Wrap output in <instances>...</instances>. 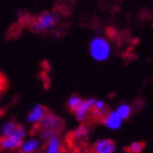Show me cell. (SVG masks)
I'll return each mask as SVG.
<instances>
[{
  "label": "cell",
  "instance_id": "obj_1",
  "mask_svg": "<svg viewBox=\"0 0 153 153\" xmlns=\"http://www.w3.org/2000/svg\"><path fill=\"white\" fill-rule=\"evenodd\" d=\"M113 46L107 37L96 35L91 38L89 43V54L93 60L97 62H105L111 58Z\"/></svg>",
  "mask_w": 153,
  "mask_h": 153
},
{
  "label": "cell",
  "instance_id": "obj_2",
  "mask_svg": "<svg viewBox=\"0 0 153 153\" xmlns=\"http://www.w3.org/2000/svg\"><path fill=\"white\" fill-rule=\"evenodd\" d=\"M59 21V16L56 12L53 11H45L36 16L29 22L30 30L34 33H45L51 31L56 27Z\"/></svg>",
  "mask_w": 153,
  "mask_h": 153
},
{
  "label": "cell",
  "instance_id": "obj_3",
  "mask_svg": "<svg viewBox=\"0 0 153 153\" xmlns=\"http://www.w3.org/2000/svg\"><path fill=\"white\" fill-rule=\"evenodd\" d=\"M29 136V130L25 126L19 125L16 130L8 137L0 138V151L3 152H13L19 150L22 141Z\"/></svg>",
  "mask_w": 153,
  "mask_h": 153
},
{
  "label": "cell",
  "instance_id": "obj_4",
  "mask_svg": "<svg viewBox=\"0 0 153 153\" xmlns=\"http://www.w3.org/2000/svg\"><path fill=\"white\" fill-rule=\"evenodd\" d=\"M65 126V121L58 115L54 114L51 112H48L47 115L44 117L42 123L38 125L36 129H42V130H47L51 132H54L56 134H59L62 131Z\"/></svg>",
  "mask_w": 153,
  "mask_h": 153
},
{
  "label": "cell",
  "instance_id": "obj_5",
  "mask_svg": "<svg viewBox=\"0 0 153 153\" xmlns=\"http://www.w3.org/2000/svg\"><path fill=\"white\" fill-rule=\"evenodd\" d=\"M44 147V142L36 136L31 134L22 141L19 148V153H41Z\"/></svg>",
  "mask_w": 153,
  "mask_h": 153
},
{
  "label": "cell",
  "instance_id": "obj_6",
  "mask_svg": "<svg viewBox=\"0 0 153 153\" xmlns=\"http://www.w3.org/2000/svg\"><path fill=\"white\" fill-rule=\"evenodd\" d=\"M48 111L43 104H35L31 107L29 113L26 114L25 121L26 124L31 125L33 127L37 128L38 125L41 124L42 120L44 119V117L47 115Z\"/></svg>",
  "mask_w": 153,
  "mask_h": 153
},
{
  "label": "cell",
  "instance_id": "obj_7",
  "mask_svg": "<svg viewBox=\"0 0 153 153\" xmlns=\"http://www.w3.org/2000/svg\"><path fill=\"white\" fill-rule=\"evenodd\" d=\"M117 147L109 138H100L90 147V153H116Z\"/></svg>",
  "mask_w": 153,
  "mask_h": 153
},
{
  "label": "cell",
  "instance_id": "obj_8",
  "mask_svg": "<svg viewBox=\"0 0 153 153\" xmlns=\"http://www.w3.org/2000/svg\"><path fill=\"white\" fill-rule=\"evenodd\" d=\"M95 99L89 97V99H84L82 105L76 109L74 113L76 120L80 124H85V121L91 117V113H92L93 106H94Z\"/></svg>",
  "mask_w": 153,
  "mask_h": 153
},
{
  "label": "cell",
  "instance_id": "obj_9",
  "mask_svg": "<svg viewBox=\"0 0 153 153\" xmlns=\"http://www.w3.org/2000/svg\"><path fill=\"white\" fill-rule=\"evenodd\" d=\"M101 123H102L103 126H104L106 129L112 130V131L119 130L121 128V126H123V124H124V121L121 120L120 117L116 114L115 111H108V112L105 114V116L102 118Z\"/></svg>",
  "mask_w": 153,
  "mask_h": 153
},
{
  "label": "cell",
  "instance_id": "obj_10",
  "mask_svg": "<svg viewBox=\"0 0 153 153\" xmlns=\"http://www.w3.org/2000/svg\"><path fill=\"white\" fill-rule=\"evenodd\" d=\"M64 151V141L59 134L45 142L42 153H61Z\"/></svg>",
  "mask_w": 153,
  "mask_h": 153
},
{
  "label": "cell",
  "instance_id": "obj_11",
  "mask_svg": "<svg viewBox=\"0 0 153 153\" xmlns=\"http://www.w3.org/2000/svg\"><path fill=\"white\" fill-rule=\"evenodd\" d=\"M19 125L14 119L12 118H7L0 121V138L8 137L10 134H12L16 130V128L19 127Z\"/></svg>",
  "mask_w": 153,
  "mask_h": 153
},
{
  "label": "cell",
  "instance_id": "obj_12",
  "mask_svg": "<svg viewBox=\"0 0 153 153\" xmlns=\"http://www.w3.org/2000/svg\"><path fill=\"white\" fill-rule=\"evenodd\" d=\"M107 112H108V108H107L105 101L95 99L92 113H91V118L94 119V120H102V118L105 116V114Z\"/></svg>",
  "mask_w": 153,
  "mask_h": 153
},
{
  "label": "cell",
  "instance_id": "obj_13",
  "mask_svg": "<svg viewBox=\"0 0 153 153\" xmlns=\"http://www.w3.org/2000/svg\"><path fill=\"white\" fill-rule=\"evenodd\" d=\"M89 136H90V128L86 124H80L71 132V138L76 142H82V141L86 140Z\"/></svg>",
  "mask_w": 153,
  "mask_h": 153
},
{
  "label": "cell",
  "instance_id": "obj_14",
  "mask_svg": "<svg viewBox=\"0 0 153 153\" xmlns=\"http://www.w3.org/2000/svg\"><path fill=\"white\" fill-rule=\"evenodd\" d=\"M114 111L120 117L121 120L125 121L129 119V117H130L132 112H134V107L130 104H128V103H120V104H118L116 106V108Z\"/></svg>",
  "mask_w": 153,
  "mask_h": 153
},
{
  "label": "cell",
  "instance_id": "obj_15",
  "mask_svg": "<svg viewBox=\"0 0 153 153\" xmlns=\"http://www.w3.org/2000/svg\"><path fill=\"white\" fill-rule=\"evenodd\" d=\"M84 99L81 97L78 94H74V95H70L67 100V107L68 109L70 111L71 113H74L76 109L79 108L80 106L82 105Z\"/></svg>",
  "mask_w": 153,
  "mask_h": 153
},
{
  "label": "cell",
  "instance_id": "obj_16",
  "mask_svg": "<svg viewBox=\"0 0 153 153\" xmlns=\"http://www.w3.org/2000/svg\"><path fill=\"white\" fill-rule=\"evenodd\" d=\"M144 150V143L141 141H132L129 143L128 147H126V152L127 153H142Z\"/></svg>",
  "mask_w": 153,
  "mask_h": 153
},
{
  "label": "cell",
  "instance_id": "obj_17",
  "mask_svg": "<svg viewBox=\"0 0 153 153\" xmlns=\"http://www.w3.org/2000/svg\"><path fill=\"white\" fill-rule=\"evenodd\" d=\"M6 86H7L6 79H4V76H3L2 74H0V99H1L3 92H4V90H6Z\"/></svg>",
  "mask_w": 153,
  "mask_h": 153
},
{
  "label": "cell",
  "instance_id": "obj_18",
  "mask_svg": "<svg viewBox=\"0 0 153 153\" xmlns=\"http://www.w3.org/2000/svg\"><path fill=\"white\" fill-rule=\"evenodd\" d=\"M76 153H90V151H88V150H79V151H76Z\"/></svg>",
  "mask_w": 153,
  "mask_h": 153
},
{
  "label": "cell",
  "instance_id": "obj_19",
  "mask_svg": "<svg viewBox=\"0 0 153 153\" xmlns=\"http://www.w3.org/2000/svg\"><path fill=\"white\" fill-rule=\"evenodd\" d=\"M61 153H70V152H67V151H65V150H64Z\"/></svg>",
  "mask_w": 153,
  "mask_h": 153
}]
</instances>
